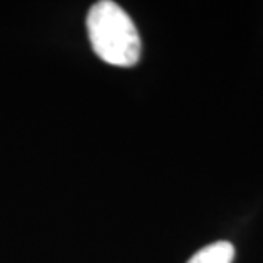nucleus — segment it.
I'll return each instance as SVG.
<instances>
[{"mask_svg": "<svg viewBox=\"0 0 263 263\" xmlns=\"http://www.w3.org/2000/svg\"><path fill=\"white\" fill-rule=\"evenodd\" d=\"M234 260V246L228 241H217L197 251L188 263H231Z\"/></svg>", "mask_w": 263, "mask_h": 263, "instance_id": "nucleus-2", "label": "nucleus"}, {"mask_svg": "<svg viewBox=\"0 0 263 263\" xmlns=\"http://www.w3.org/2000/svg\"><path fill=\"white\" fill-rule=\"evenodd\" d=\"M87 33L92 50L109 65L132 67L140 59L142 41L134 21L111 0H101L87 14Z\"/></svg>", "mask_w": 263, "mask_h": 263, "instance_id": "nucleus-1", "label": "nucleus"}]
</instances>
